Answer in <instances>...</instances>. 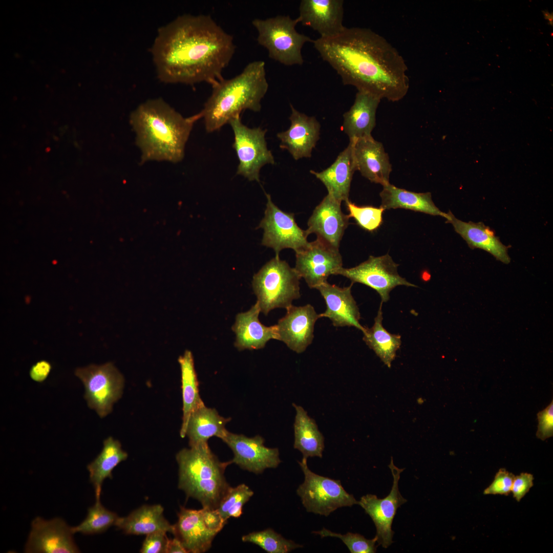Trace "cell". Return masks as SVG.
Wrapping results in <instances>:
<instances>
[{"label":"cell","mask_w":553,"mask_h":553,"mask_svg":"<svg viewBox=\"0 0 553 553\" xmlns=\"http://www.w3.org/2000/svg\"><path fill=\"white\" fill-rule=\"evenodd\" d=\"M449 218L446 222L451 223L455 231L467 243L471 249L478 248L491 254L497 260L508 264L511 259L507 246L495 236L493 230L482 222H466L456 218L449 211Z\"/></svg>","instance_id":"4316f807"},{"label":"cell","mask_w":553,"mask_h":553,"mask_svg":"<svg viewBox=\"0 0 553 553\" xmlns=\"http://www.w3.org/2000/svg\"><path fill=\"white\" fill-rule=\"evenodd\" d=\"M234 134L232 147L239 160L237 174L249 181H260V172L266 164H274V159L267 147L266 130L260 127L249 128L244 125L240 116L229 123Z\"/></svg>","instance_id":"30bf717a"},{"label":"cell","mask_w":553,"mask_h":553,"mask_svg":"<svg viewBox=\"0 0 553 553\" xmlns=\"http://www.w3.org/2000/svg\"><path fill=\"white\" fill-rule=\"evenodd\" d=\"M356 171L352 144L349 141L329 167L320 172H310L324 184L328 194L342 203L349 200L351 183Z\"/></svg>","instance_id":"d4e9b609"},{"label":"cell","mask_w":553,"mask_h":553,"mask_svg":"<svg viewBox=\"0 0 553 553\" xmlns=\"http://www.w3.org/2000/svg\"><path fill=\"white\" fill-rule=\"evenodd\" d=\"M163 512L160 504L143 505L129 515L119 517L115 525L128 535H146L159 530L173 534L174 525L165 519Z\"/></svg>","instance_id":"83f0119b"},{"label":"cell","mask_w":553,"mask_h":553,"mask_svg":"<svg viewBox=\"0 0 553 553\" xmlns=\"http://www.w3.org/2000/svg\"><path fill=\"white\" fill-rule=\"evenodd\" d=\"M235 48L232 36L210 15L185 14L158 29L150 51L161 82L212 86Z\"/></svg>","instance_id":"6da1fadb"},{"label":"cell","mask_w":553,"mask_h":553,"mask_svg":"<svg viewBox=\"0 0 553 553\" xmlns=\"http://www.w3.org/2000/svg\"><path fill=\"white\" fill-rule=\"evenodd\" d=\"M296 414L294 422L293 447L306 458H322L324 450V437L316 422L301 406L293 403Z\"/></svg>","instance_id":"4dcf8cb0"},{"label":"cell","mask_w":553,"mask_h":553,"mask_svg":"<svg viewBox=\"0 0 553 553\" xmlns=\"http://www.w3.org/2000/svg\"><path fill=\"white\" fill-rule=\"evenodd\" d=\"M177 523L174 524L173 535L183 544L187 552L203 553L211 546L218 534L206 525L202 509L181 506Z\"/></svg>","instance_id":"603a6c76"},{"label":"cell","mask_w":553,"mask_h":553,"mask_svg":"<svg viewBox=\"0 0 553 553\" xmlns=\"http://www.w3.org/2000/svg\"><path fill=\"white\" fill-rule=\"evenodd\" d=\"M202 512L204 522L207 527L212 531L218 534L226 523L221 517L217 509H212L202 507Z\"/></svg>","instance_id":"ee69618b"},{"label":"cell","mask_w":553,"mask_h":553,"mask_svg":"<svg viewBox=\"0 0 553 553\" xmlns=\"http://www.w3.org/2000/svg\"><path fill=\"white\" fill-rule=\"evenodd\" d=\"M349 212V218H353L363 229L369 231L376 230L382 223V214L385 210L381 207L372 206H358L349 200L346 202Z\"/></svg>","instance_id":"74e56055"},{"label":"cell","mask_w":553,"mask_h":553,"mask_svg":"<svg viewBox=\"0 0 553 553\" xmlns=\"http://www.w3.org/2000/svg\"><path fill=\"white\" fill-rule=\"evenodd\" d=\"M307 459L303 457L298 462L304 481L296 493L308 512L327 517L338 508L358 504V501L345 491L340 480L313 473L309 469Z\"/></svg>","instance_id":"ba28073f"},{"label":"cell","mask_w":553,"mask_h":553,"mask_svg":"<svg viewBox=\"0 0 553 553\" xmlns=\"http://www.w3.org/2000/svg\"><path fill=\"white\" fill-rule=\"evenodd\" d=\"M398 266L389 254L379 257L370 256L367 260L355 267H342L335 275H343L353 284L359 283L372 288L379 294L383 303L389 300L390 292L398 286L417 287L399 275Z\"/></svg>","instance_id":"7c38bea8"},{"label":"cell","mask_w":553,"mask_h":553,"mask_svg":"<svg viewBox=\"0 0 553 553\" xmlns=\"http://www.w3.org/2000/svg\"><path fill=\"white\" fill-rule=\"evenodd\" d=\"M253 495V492L245 484L231 487L217 509L226 522L230 517L239 518L242 514L243 506Z\"/></svg>","instance_id":"8d00e7d4"},{"label":"cell","mask_w":553,"mask_h":553,"mask_svg":"<svg viewBox=\"0 0 553 553\" xmlns=\"http://www.w3.org/2000/svg\"><path fill=\"white\" fill-rule=\"evenodd\" d=\"M382 305L381 302L373 325L370 328L365 327L363 339L381 360L390 368L396 356V351L401 346V336L391 334L384 327Z\"/></svg>","instance_id":"836d02e7"},{"label":"cell","mask_w":553,"mask_h":553,"mask_svg":"<svg viewBox=\"0 0 553 553\" xmlns=\"http://www.w3.org/2000/svg\"><path fill=\"white\" fill-rule=\"evenodd\" d=\"M315 49L341 76L344 85L395 102L409 89L408 68L399 52L370 29L352 27L313 41Z\"/></svg>","instance_id":"7a4b0ae2"},{"label":"cell","mask_w":553,"mask_h":553,"mask_svg":"<svg viewBox=\"0 0 553 553\" xmlns=\"http://www.w3.org/2000/svg\"><path fill=\"white\" fill-rule=\"evenodd\" d=\"M534 479L533 474L528 473H521L515 477L511 492L517 502H520L533 487Z\"/></svg>","instance_id":"7bdbcfd3"},{"label":"cell","mask_w":553,"mask_h":553,"mask_svg":"<svg viewBox=\"0 0 553 553\" xmlns=\"http://www.w3.org/2000/svg\"><path fill=\"white\" fill-rule=\"evenodd\" d=\"M538 420L536 436L541 440L553 436V400L544 410L537 414Z\"/></svg>","instance_id":"b9f144b4"},{"label":"cell","mask_w":553,"mask_h":553,"mask_svg":"<svg viewBox=\"0 0 553 553\" xmlns=\"http://www.w3.org/2000/svg\"><path fill=\"white\" fill-rule=\"evenodd\" d=\"M103 448L97 457L87 466L90 481L92 483L96 499H100L102 483L107 478H112V471L128 455L123 451L120 442L112 437L103 441Z\"/></svg>","instance_id":"1f68e13d"},{"label":"cell","mask_w":553,"mask_h":553,"mask_svg":"<svg viewBox=\"0 0 553 553\" xmlns=\"http://www.w3.org/2000/svg\"><path fill=\"white\" fill-rule=\"evenodd\" d=\"M286 313L275 325L277 340L297 353L305 351L313 341L316 321L320 318L310 304L303 306L291 305Z\"/></svg>","instance_id":"e0dca14e"},{"label":"cell","mask_w":553,"mask_h":553,"mask_svg":"<svg viewBox=\"0 0 553 553\" xmlns=\"http://www.w3.org/2000/svg\"><path fill=\"white\" fill-rule=\"evenodd\" d=\"M165 553H187L180 541L175 537L168 539Z\"/></svg>","instance_id":"bcb514c9"},{"label":"cell","mask_w":553,"mask_h":553,"mask_svg":"<svg viewBox=\"0 0 553 553\" xmlns=\"http://www.w3.org/2000/svg\"><path fill=\"white\" fill-rule=\"evenodd\" d=\"M52 369L51 364L45 360L38 361L30 368L29 375L31 379L37 382H42L49 375Z\"/></svg>","instance_id":"f6af8a7d"},{"label":"cell","mask_w":553,"mask_h":553,"mask_svg":"<svg viewBox=\"0 0 553 553\" xmlns=\"http://www.w3.org/2000/svg\"><path fill=\"white\" fill-rule=\"evenodd\" d=\"M230 420L220 415L214 408L205 405L198 408L190 415L186 428L189 446L208 443L213 436L222 439L228 432L225 426Z\"/></svg>","instance_id":"f546056e"},{"label":"cell","mask_w":553,"mask_h":553,"mask_svg":"<svg viewBox=\"0 0 553 553\" xmlns=\"http://www.w3.org/2000/svg\"><path fill=\"white\" fill-rule=\"evenodd\" d=\"M222 440L233 453L232 463L250 472L261 474L265 469L276 468L281 462L279 449L265 446L264 439L260 435L248 437L228 431Z\"/></svg>","instance_id":"2e32d148"},{"label":"cell","mask_w":553,"mask_h":553,"mask_svg":"<svg viewBox=\"0 0 553 553\" xmlns=\"http://www.w3.org/2000/svg\"><path fill=\"white\" fill-rule=\"evenodd\" d=\"M312 533L320 535L322 538L326 537H336L341 539L347 546L351 553H375L377 545H376L377 538L368 539L359 534L347 533L341 534L332 532L323 528L321 530L314 531Z\"/></svg>","instance_id":"f35d334b"},{"label":"cell","mask_w":553,"mask_h":553,"mask_svg":"<svg viewBox=\"0 0 553 553\" xmlns=\"http://www.w3.org/2000/svg\"><path fill=\"white\" fill-rule=\"evenodd\" d=\"M349 141L356 171L371 182L382 186L390 183L392 165L382 143L372 136Z\"/></svg>","instance_id":"44dd1931"},{"label":"cell","mask_w":553,"mask_h":553,"mask_svg":"<svg viewBox=\"0 0 553 553\" xmlns=\"http://www.w3.org/2000/svg\"><path fill=\"white\" fill-rule=\"evenodd\" d=\"M176 458L179 467L178 488L188 498L197 499L202 507L217 509L231 487L224 475L231 460L220 461L208 443L184 448Z\"/></svg>","instance_id":"5b68a950"},{"label":"cell","mask_w":553,"mask_h":553,"mask_svg":"<svg viewBox=\"0 0 553 553\" xmlns=\"http://www.w3.org/2000/svg\"><path fill=\"white\" fill-rule=\"evenodd\" d=\"M212 87L211 94L199 113L207 133L219 130L244 110H261V100L268 89L265 62H251L238 75L223 78Z\"/></svg>","instance_id":"277c9868"},{"label":"cell","mask_w":553,"mask_h":553,"mask_svg":"<svg viewBox=\"0 0 553 553\" xmlns=\"http://www.w3.org/2000/svg\"><path fill=\"white\" fill-rule=\"evenodd\" d=\"M290 108L289 129L277 134L280 147L288 151L295 160L310 158L320 139V123L315 117L298 111L292 104Z\"/></svg>","instance_id":"ac0fdd59"},{"label":"cell","mask_w":553,"mask_h":553,"mask_svg":"<svg viewBox=\"0 0 553 553\" xmlns=\"http://www.w3.org/2000/svg\"><path fill=\"white\" fill-rule=\"evenodd\" d=\"M72 527L62 519L46 520L37 517L31 522L25 547L27 553H75L80 550L73 538Z\"/></svg>","instance_id":"9a60e30c"},{"label":"cell","mask_w":553,"mask_h":553,"mask_svg":"<svg viewBox=\"0 0 553 553\" xmlns=\"http://www.w3.org/2000/svg\"><path fill=\"white\" fill-rule=\"evenodd\" d=\"M379 194L380 207L385 209L402 208L433 216H440L446 220L449 212L441 211L434 204L431 193H415L400 188L390 183L385 185Z\"/></svg>","instance_id":"f1b7e54d"},{"label":"cell","mask_w":553,"mask_h":553,"mask_svg":"<svg viewBox=\"0 0 553 553\" xmlns=\"http://www.w3.org/2000/svg\"><path fill=\"white\" fill-rule=\"evenodd\" d=\"M341 203L327 194L316 206L309 218L306 230L331 246L339 249V244L349 225V217L342 211Z\"/></svg>","instance_id":"ffe728a7"},{"label":"cell","mask_w":553,"mask_h":553,"mask_svg":"<svg viewBox=\"0 0 553 553\" xmlns=\"http://www.w3.org/2000/svg\"><path fill=\"white\" fill-rule=\"evenodd\" d=\"M178 362L181 372L183 399V418L180 435L182 438H184L190 415L205 405L199 394V384L192 353L189 350H185L183 355L179 357Z\"/></svg>","instance_id":"d6a6232c"},{"label":"cell","mask_w":553,"mask_h":553,"mask_svg":"<svg viewBox=\"0 0 553 553\" xmlns=\"http://www.w3.org/2000/svg\"><path fill=\"white\" fill-rule=\"evenodd\" d=\"M261 309L257 302L251 308L238 313L232 330L236 335L235 346L240 350H258L263 348L271 339H278L276 326H266L259 316Z\"/></svg>","instance_id":"cb8c5ba5"},{"label":"cell","mask_w":553,"mask_h":553,"mask_svg":"<svg viewBox=\"0 0 553 553\" xmlns=\"http://www.w3.org/2000/svg\"><path fill=\"white\" fill-rule=\"evenodd\" d=\"M297 17L277 15L266 19L256 18L252 24L258 32L257 41L265 48L269 57L285 66L302 65V49L306 42L314 40L295 29Z\"/></svg>","instance_id":"52a82bcc"},{"label":"cell","mask_w":553,"mask_h":553,"mask_svg":"<svg viewBox=\"0 0 553 553\" xmlns=\"http://www.w3.org/2000/svg\"><path fill=\"white\" fill-rule=\"evenodd\" d=\"M294 269L308 287L316 288L327 282L328 278L343 267L342 256L336 249L316 238L308 246L295 252Z\"/></svg>","instance_id":"4fadbf2b"},{"label":"cell","mask_w":553,"mask_h":553,"mask_svg":"<svg viewBox=\"0 0 553 553\" xmlns=\"http://www.w3.org/2000/svg\"><path fill=\"white\" fill-rule=\"evenodd\" d=\"M393 478V485L389 494L383 499L375 495L367 494L361 497L358 504L373 520L376 528L377 542L384 548H388L393 542L394 534L392 524L397 510L407 500L401 495L398 488L400 475L403 469L393 463L392 458L389 465Z\"/></svg>","instance_id":"5bb4252c"},{"label":"cell","mask_w":553,"mask_h":553,"mask_svg":"<svg viewBox=\"0 0 553 553\" xmlns=\"http://www.w3.org/2000/svg\"><path fill=\"white\" fill-rule=\"evenodd\" d=\"M381 100L369 93L357 91L353 105L343 114L342 130L349 140L372 136Z\"/></svg>","instance_id":"484cf974"},{"label":"cell","mask_w":553,"mask_h":553,"mask_svg":"<svg viewBox=\"0 0 553 553\" xmlns=\"http://www.w3.org/2000/svg\"><path fill=\"white\" fill-rule=\"evenodd\" d=\"M266 196L264 217L257 227L264 230L262 244L272 248L275 256L285 248H291L295 252L306 248L309 244L308 235L297 225L294 214L282 210L272 202L269 194H266Z\"/></svg>","instance_id":"8fae6325"},{"label":"cell","mask_w":553,"mask_h":553,"mask_svg":"<svg viewBox=\"0 0 553 553\" xmlns=\"http://www.w3.org/2000/svg\"><path fill=\"white\" fill-rule=\"evenodd\" d=\"M342 0H302L299 6V22L317 31L321 38H331L346 29L343 24Z\"/></svg>","instance_id":"d6986e66"},{"label":"cell","mask_w":553,"mask_h":553,"mask_svg":"<svg viewBox=\"0 0 553 553\" xmlns=\"http://www.w3.org/2000/svg\"><path fill=\"white\" fill-rule=\"evenodd\" d=\"M353 283L347 287H340L326 282L316 289L323 297L326 310L319 314L320 318L327 317L334 327H354L364 331L365 327L359 322V308L351 293Z\"/></svg>","instance_id":"7402d4cb"},{"label":"cell","mask_w":553,"mask_h":553,"mask_svg":"<svg viewBox=\"0 0 553 553\" xmlns=\"http://www.w3.org/2000/svg\"><path fill=\"white\" fill-rule=\"evenodd\" d=\"M242 541L256 544L269 553H288L303 547L292 540L286 539L271 528L244 535Z\"/></svg>","instance_id":"d590c367"},{"label":"cell","mask_w":553,"mask_h":553,"mask_svg":"<svg viewBox=\"0 0 553 553\" xmlns=\"http://www.w3.org/2000/svg\"><path fill=\"white\" fill-rule=\"evenodd\" d=\"M199 113L184 117L161 98L140 104L130 114L129 121L140 152V162H181L186 143Z\"/></svg>","instance_id":"3957f363"},{"label":"cell","mask_w":553,"mask_h":553,"mask_svg":"<svg viewBox=\"0 0 553 553\" xmlns=\"http://www.w3.org/2000/svg\"><path fill=\"white\" fill-rule=\"evenodd\" d=\"M301 277L294 268L275 256L253 276V292L261 312L267 315L275 308H287L301 296Z\"/></svg>","instance_id":"8992f818"},{"label":"cell","mask_w":553,"mask_h":553,"mask_svg":"<svg viewBox=\"0 0 553 553\" xmlns=\"http://www.w3.org/2000/svg\"><path fill=\"white\" fill-rule=\"evenodd\" d=\"M166 532L156 531L146 535L140 552L141 553H165L169 538Z\"/></svg>","instance_id":"60d3db41"},{"label":"cell","mask_w":553,"mask_h":553,"mask_svg":"<svg viewBox=\"0 0 553 553\" xmlns=\"http://www.w3.org/2000/svg\"><path fill=\"white\" fill-rule=\"evenodd\" d=\"M119 517L113 512L104 507L100 499H96L94 505L89 508L85 519L78 525L72 527L73 534L83 535L101 533L112 525H115Z\"/></svg>","instance_id":"e575fe53"},{"label":"cell","mask_w":553,"mask_h":553,"mask_svg":"<svg viewBox=\"0 0 553 553\" xmlns=\"http://www.w3.org/2000/svg\"><path fill=\"white\" fill-rule=\"evenodd\" d=\"M84 387V398L88 407L103 418L112 411L113 405L122 396L124 378L110 362L90 365L75 371Z\"/></svg>","instance_id":"9c48e42d"},{"label":"cell","mask_w":553,"mask_h":553,"mask_svg":"<svg viewBox=\"0 0 553 553\" xmlns=\"http://www.w3.org/2000/svg\"><path fill=\"white\" fill-rule=\"evenodd\" d=\"M515 477L512 473L506 469H500L493 482L484 490L483 494L508 496L511 492Z\"/></svg>","instance_id":"ab89813d"}]
</instances>
